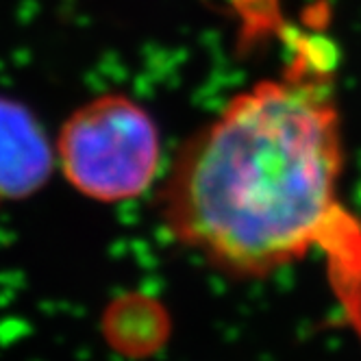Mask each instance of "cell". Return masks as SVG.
<instances>
[{
    "label": "cell",
    "mask_w": 361,
    "mask_h": 361,
    "mask_svg": "<svg viewBox=\"0 0 361 361\" xmlns=\"http://www.w3.org/2000/svg\"><path fill=\"white\" fill-rule=\"evenodd\" d=\"M342 118L320 55L235 94L176 157L161 218L185 248L233 276H268L344 224Z\"/></svg>",
    "instance_id": "cell-1"
},
{
    "label": "cell",
    "mask_w": 361,
    "mask_h": 361,
    "mask_svg": "<svg viewBox=\"0 0 361 361\" xmlns=\"http://www.w3.org/2000/svg\"><path fill=\"white\" fill-rule=\"evenodd\" d=\"M55 152L74 190L100 202H120L152 185L161 137L137 100L102 94L66 120Z\"/></svg>",
    "instance_id": "cell-2"
},
{
    "label": "cell",
    "mask_w": 361,
    "mask_h": 361,
    "mask_svg": "<svg viewBox=\"0 0 361 361\" xmlns=\"http://www.w3.org/2000/svg\"><path fill=\"white\" fill-rule=\"evenodd\" d=\"M57 152L22 102L0 96V200L27 198L48 180Z\"/></svg>",
    "instance_id": "cell-3"
}]
</instances>
